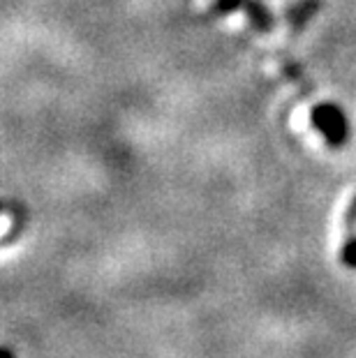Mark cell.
<instances>
[{"label":"cell","instance_id":"6da1fadb","mask_svg":"<svg viewBox=\"0 0 356 358\" xmlns=\"http://www.w3.org/2000/svg\"><path fill=\"white\" fill-rule=\"evenodd\" d=\"M313 125L324 134L329 146L340 148L347 139V118L340 106L336 104H317L313 109Z\"/></svg>","mask_w":356,"mask_h":358},{"label":"cell","instance_id":"7a4b0ae2","mask_svg":"<svg viewBox=\"0 0 356 358\" xmlns=\"http://www.w3.org/2000/svg\"><path fill=\"white\" fill-rule=\"evenodd\" d=\"M243 5H245V10H248V14H250V19H252V24L259 28V30H266V28H271V17L266 14V10L259 5V3H255V0H243Z\"/></svg>","mask_w":356,"mask_h":358},{"label":"cell","instance_id":"3957f363","mask_svg":"<svg viewBox=\"0 0 356 358\" xmlns=\"http://www.w3.org/2000/svg\"><path fill=\"white\" fill-rule=\"evenodd\" d=\"M343 262L345 266H350V268H356V238H352L343 248Z\"/></svg>","mask_w":356,"mask_h":358},{"label":"cell","instance_id":"277c9868","mask_svg":"<svg viewBox=\"0 0 356 358\" xmlns=\"http://www.w3.org/2000/svg\"><path fill=\"white\" fill-rule=\"evenodd\" d=\"M238 5H243V0H218V3H215L218 12H222V14H227V12H234Z\"/></svg>","mask_w":356,"mask_h":358},{"label":"cell","instance_id":"5b68a950","mask_svg":"<svg viewBox=\"0 0 356 358\" xmlns=\"http://www.w3.org/2000/svg\"><path fill=\"white\" fill-rule=\"evenodd\" d=\"M0 358H14L10 349H0Z\"/></svg>","mask_w":356,"mask_h":358}]
</instances>
